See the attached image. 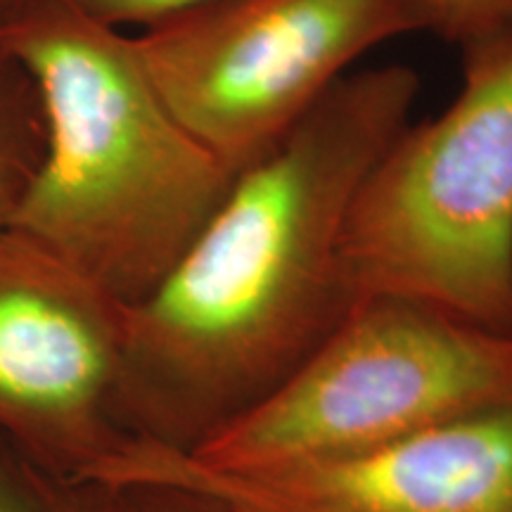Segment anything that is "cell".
Masks as SVG:
<instances>
[{
  "mask_svg": "<svg viewBox=\"0 0 512 512\" xmlns=\"http://www.w3.org/2000/svg\"><path fill=\"white\" fill-rule=\"evenodd\" d=\"M420 76L354 69L256 162L174 268L126 309L131 441L195 453L266 401L356 304L342 240L363 178L411 124Z\"/></svg>",
  "mask_w": 512,
  "mask_h": 512,
  "instance_id": "1",
  "label": "cell"
},
{
  "mask_svg": "<svg viewBox=\"0 0 512 512\" xmlns=\"http://www.w3.org/2000/svg\"><path fill=\"white\" fill-rule=\"evenodd\" d=\"M46 143L12 226L124 306L162 283L235 181L169 110L131 34L57 0L0 34Z\"/></svg>",
  "mask_w": 512,
  "mask_h": 512,
  "instance_id": "2",
  "label": "cell"
},
{
  "mask_svg": "<svg viewBox=\"0 0 512 512\" xmlns=\"http://www.w3.org/2000/svg\"><path fill=\"white\" fill-rule=\"evenodd\" d=\"M342 259L356 299H418L512 335V36L463 55V86L363 178Z\"/></svg>",
  "mask_w": 512,
  "mask_h": 512,
  "instance_id": "3",
  "label": "cell"
},
{
  "mask_svg": "<svg viewBox=\"0 0 512 512\" xmlns=\"http://www.w3.org/2000/svg\"><path fill=\"white\" fill-rule=\"evenodd\" d=\"M510 399L512 335L370 294L266 401L181 456L211 470H283L373 451Z\"/></svg>",
  "mask_w": 512,
  "mask_h": 512,
  "instance_id": "4",
  "label": "cell"
},
{
  "mask_svg": "<svg viewBox=\"0 0 512 512\" xmlns=\"http://www.w3.org/2000/svg\"><path fill=\"white\" fill-rule=\"evenodd\" d=\"M418 31L420 0H209L131 41L176 119L238 174L363 55Z\"/></svg>",
  "mask_w": 512,
  "mask_h": 512,
  "instance_id": "5",
  "label": "cell"
},
{
  "mask_svg": "<svg viewBox=\"0 0 512 512\" xmlns=\"http://www.w3.org/2000/svg\"><path fill=\"white\" fill-rule=\"evenodd\" d=\"M126 309L27 233L0 230V439L53 475L91 479L131 444Z\"/></svg>",
  "mask_w": 512,
  "mask_h": 512,
  "instance_id": "6",
  "label": "cell"
},
{
  "mask_svg": "<svg viewBox=\"0 0 512 512\" xmlns=\"http://www.w3.org/2000/svg\"><path fill=\"white\" fill-rule=\"evenodd\" d=\"M93 482H169L230 512H512V399L373 451L228 472L131 441Z\"/></svg>",
  "mask_w": 512,
  "mask_h": 512,
  "instance_id": "7",
  "label": "cell"
},
{
  "mask_svg": "<svg viewBox=\"0 0 512 512\" xmlns=\"http://www.w3.org/2000/svg\"><path fill=\"white\" fill-rule=\"evenodd\" d=\"M43 105L27 69L0 48V230L10 228L43 157Z\"/></svg>",
  "mask_w": 512,
  "mask_h": 512,
  "instance_id": "8",
  "label": "cell"
},
{
  "mask_svg": "<svg viewBox=\"0 0 512 512\" xmlns=\"http://www.w3.org/2000/svg\"><path fill=\"white\" fill-rule=\"evenodd\" d=\"M0 512H117V489L53 475L0 439Z\"/></svg>",
  "mask_w": 512,
  "mask_h": 512,
  "instance_id": "9",
  "label": "cell"
},
{
  "mask_svg": "<svg viewBox=\"0 0 512 512\" xmlns=\"http://www.w3.org/2000/svg\"><path fill=\"white\" fill-rule=\"evenodd\" d=\"M430 31L460 53L494 46L512 36V0H420Z\"/></svg>",
  "mask_w": 512,
  "mask_h": 512,
  "instance_id": "10",
  "label": "cell"
},
{
  "mask_svg": "<svg viewBox=\"0 0 512 512\" xmlns=\"http://www.w3.org/2000/svg\"><path fill=\"white\" fill-rule=\"evenodd\" d=\"M117 512H230L202 491L169 482L119 484Z\"/></svg>",
  "mask_w": 512,
  "mask_h": 512,
  "instance_id": "11",
  "label": "cell"
},
{
  "mask_svg": "<svg viewBox=\"0 0 512 512\" xmlns=\"http://www.w3.org/2000/svg\"><path fill=\"white\" fill-rule=\"evenodd\" d=\"M67 3L107 27L133 34L209 0H67Z\"/></svg>",
  "mask_w": 512,
  "mask_h": 512,
  "instance_id": "12",
  "label": "cell"
},
{
  "mask_svg": "<svg viewBox=\"0 0 512 512\" xmlns=\"http://www.w3.org/2000/svg\"><path fill=\"white\" fill-rule=\"evenodd\" d=\"M53 3H57V0H0V34L24 22L27 17L36 15V12L46 10Z\"/></svg>",
  "mask_w": 512,
  "mask_h": 512,
  "instance_id": "13",
  "label": "cell"
}]
</instances>
